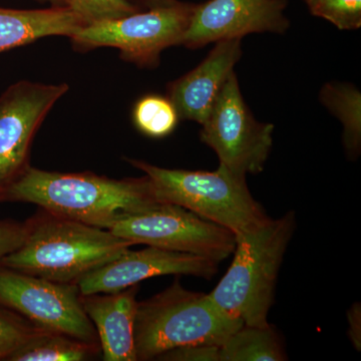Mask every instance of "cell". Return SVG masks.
Instances as JSON below:
<instances>
[{
  "instance_id": "cell-8",
  "label": "cell",
  "mask_w": 361,
  "mask_h": 361,
  "mask_svg": "<svg viewBox=\"0 0 361 361\" xmlns=\"http://www.w3.org/2000/svg\"><path fill=\"white\" fill-rule=\"evenodd\" d=\"M202 126L201 141L215 151L221 166L240 177L262 172L272 149L274 126L252 116L234 71Z\"/></svg>"
},
{
  "instance_id": "cell-14",
  "label": "cell",
  "mask_w": 361,
  "mask_h": 361,
  "mask_svg": "<svg viewBox=\"0 0 361 361\" xmlns=\"http://www.w3.org/2000/svg\"><path fill=\"white\" fill-rule=\"evenodd\" d=\"M139 286L114 293L80 295L85 312L94 324L106 361H137L135 318Z\"/></svg>"
},
{
  "instance_id": "cell-24",
  "label": "cell",
  "mask_w": 361,
  "mask_h": 361,
  "mask_svg": "<svg viewBox=\"0 0 361 361\" xmlns=\"http://www.w3.org/2000/svg\"><path fill=\"white\" fill-rule=\"evenodd\" d=\"M348 336L357 350L361 349V307L355 303L348 313Z\"/></svg>"
},
{
  "instance_id": "cell-1",
  "label": "cell",
  "mask_w": 361,
  "mask_h": 361,
  "mask_svg": "<svg viewBox=\"0 0 361 361\" xmlns=\"http://www.w3.org/2000/svg\"><path fill=\"white\" fill-rule=\"evenodd\" d=\"M16 202L103 229L123 216L164 204L146 175L118 180L92 172H49L32 166L0 193V203Z\"/></svg>"
},
{
  "instance_id": "cell-5",
  "label": "cell",
  "mask_w": 361,
  "mask_h": 361,
  "mask_svg": "<svg viewBox=\"0 0 361 361\" xmlns=\"http://www.w3.org/2000/svg\"><path fill=\"white\" fill-rule=\"evenodd\" d=\"M149 178L159 200L187 209L235 235L256 229L269 219L252 196L246 178L219 165L215 172L173 170L127 159Z\"/></svg>"
},
{
  "instance_id": "cell-26",
  "label": "cell",
  "mask_w": 361,
  "mask_h": 361,
  "mask_svg": "<svg viewBox=\"0 0 361 361\" xmlns=\"http://www.w3.org/2000/svg\"><path fill=\"white\" fill-rule=\"evenodd\" d=\"M304 1L306 2L308 8H310V11H311L312 9H314L315 7H317L319 6V4H322L323 1H325V0H304Z\"/></svg>"
},
{
  "instance_id": "cell-20",
  "label": "cell",
  "mask_w": 361,
  "mask_h": 361,
  "mask_svg": "<svg viewBox=\"0 0 361 361\" xmlns=\"http://www.w3.org/2000/svg\"><path fill=\"white\" fill-rule=\"evenodd\" d=\"M40 327L0 305V360H7Z\"/></svg>"
},
{
  "instance_id": "cell-18",
  "label": "cell",
  "mask_w": 361,
  "mask_h": 361,
  "mask_svg": "<svg viewBox=\"0 0 361 361\" xmlns=\"http://www.w3.org/2000/svg\"><path fill=\"white\" fill-rule=\"evenodd\" d=\"M322 99L344 125L343 141L350 156L360 149V94L349 87L327 85L322 90Z\"/></svg>"
},
{
  "instance_id": "cell-4",
  "label": "cell",
  "mask_w": 361,
  "mask_h": 361,
  "mask_svg": "<svg viewBox=\"0 0 361 361\" xmlns=\"http://www.w3.org/2000/svg\"><path fill=\"white\" fill-rule=\"evenodd\" d=\"M242 325L219 310L208 294L187 290L176 280L166 290L137 302V360H157L172 349L194 344L220 346Z\"/></svg>"
},
{
  "instance_id": "cell-21",
  "label": "cell",
  "mask_w": 361,
  "mask_h": 361,
  "mask_svg": "<svg viewBox=\"0 0 361 361\" xmlns=\"http://www.w3.org/2000/svg\"><path fill=\"white\" fill-rule=\"evenodd\" d=\"M68 6L80 16L85 25L115 20L137 11L128 0H68Z\"/></svg>"
},
{
  "instance_id": "cell-15",
  "label": "cell",
  "mask_w": 361,
  "mask_h": 361,
  "mask_svg": "<svg viewBox=\"0 0 361 361\" xmlns=\"http://www.w3.org/2000/svg\"><path fill=\"white\" fill-rule=\"evenodd\" d=\"M84 25L70 7L37 11L0 8V54L47 37H71Z\"/></svg>"
},
{
  "instance_id": "cell-13",
  "label": "cell",
  "mask_w": 361,
  "mask_h": 361,
  "mask_svg": "<svg viewBox=\"0 0 361 361\" xmlns=\"http://www.w3.org/2000/svg\"><path fill=\"white\" fill-rule=\"evenodd\" d=\"M241 56V39L220 40L200 65L170 82L167 97L179 118L205 122Z\"/></svg>"
},
{
  "instance_id": "cell-22",
  "label": "cell",
  "mask_w": 361,
  "mask_h": 361,
  "mask_svg": "<svg viewBox=\"0 0 361 361\" xmlns=\"http://www.w3.org/2000/svg\"><path fill=\"white\" fill-rule=\"evenodd\" d=\"M166 361H219V345L194 344L167 351L157 358Z\"/></svg>"
},
{
  "instance_id": "cell-27",
  "label": "cell",
  "mask_w": 361,
  "mask_h": 361,
  "mask_svg": "<svg viewBox=\"0 0 361 361\" xmlns=\"http://www.w3.org/2000/svg\"><path fill=\"white\" fill-rule=\"evenodd\" d=\"M42 1L51 2L54 7H68V0H42Z\"/></svg>"
},
{
  "instance_id": "cell-17",
  "label": "cell",
  "mask_w": 361,
  "mask_h": 361,
  "mask_svg": "<svg viewBox=\"0 0 361 361\" xmlns=\"http://www.w3.org/2000/svg\"><path fill=\"white\" fill-rule=\"evenodd\" d=\"M286 360L279 336L270 324L267 326L242 325L219 346V361Z\"/></svg>"
},
{
  "instance_id": "cell-6",
  "label": "cell",
  "mask_w": 361,
  "mask_h": 361,
  "mask_svg": "<svg viewBox=\"0 0 361 361\" xmlns=\"http://www.w3.org/2000/svg\"><path fill=\"white\" fill-rule=\"evenodd\" d=\"M194 6L176 2L147 13L137 11L115 20L90 23L82 26L70 39L75 51L115 47L123 61L140 68H154L164 49L180 44Z\"/></svg>"
},
{
  "instance_id": "cell-12",
  "label": "cell",
  "mask_w": 361,
  "mask_h": 361,
  "mask_svg": "<svg viewBox=\"0 0 361 361\" xmlns=\"http://www.w3.org/2000/svg\"><path fill=\"white\" fill-rule=\"evenodd\" d=\"M218 272L212 259L149 246L140 251L128 250L77 281L80 295L114 293L137 285L149 278L164 275H192L211 279Z\"/></svg>"
},
{
  "instance_id": "cell-3",
  "label": "cell",
  "mask_w": 361,
  "mask_h": 361,
  "mask_svg": "<svg viewBox=\"0 0 361 361\" xmlns=\"http://www.w3.org/2000/svg\"><path fill=\"white\" fill-rule=\"evenodd\" d=\"M295 230V215L269 218L235 235L234 259L209 298L219 310L249 326H267L278 272Z\"/></svg>"
},
{
  "instance_id": "cell-19",
  "label": "cell",
  "mask_w": 361,
  "mask_h": 361,
  "mask_svg": "<svg viewBox=\"0 0 361 361\" xmlns=\"http://www.w3.org/2000/svg\"><path fill=\"white\" fill-rule=\"evenodd\" d=\"M174 104L168 99L156 94L140 99L133 111L137 129L148 137L161 139L170 135L179 122Z\"/></svg>"
},
{
  "instance_id": "cell-9",
  "label": "cell",
  "mask_w": 361,
  "mask_h": 361,
  "mask_svg": "<svg viewBox=\"0 0 361 361\" xmlns=\"http://www.w3.org/2000/svg\"><path fill=\"white\" fill-rule=\"evenodd\" d=\"M0 305L40 329L99 346L77 283L54 282L0 266Z\"/></svg>"
},
{
  "instance_id": "cell-25",
  "label": "cell",
  "mask_w": 361,
  "mask_h": 361,
  "mask_svg": "<svg viewBox=\"0 0 361 361\" xmlns=\"http://www.w3.org/2000/svg\"><path fill=\"white\" fill-rule=\"evenodd\" d=\"M148 1L151 4L152 8H155V7L173 6V4H176L174 0H148Z\"/></svg>"
},
{
  "instance_id": "cell-11",
  "label": "cell",
  "mask_w": 361,
  "mask_h": 361,
  "mask_svg": "<svg viewBox=\"0 0 361 361\" xmlns=\"http://www.w3.org/2000/svg\"><path fill=\"white\" fill-rule=\"evenodd\" d=\"M287 0H209L195 6L180 44L199 49L250 33H284Z\"/></svg>"
},
{
  "instance_id": "cell-7",
  "label": "cell",
  "mask_w": 361,
  "mask_h": 361,
  "mask_svg": "<svg viewBox=\"0 0 361 361\" xmlns=\"http://www.w3.org/2000/svg\"><path fill=\"white\" fill-rule=\"evenodd\" d=\"M106 230L130 243L186 252L221 262L234 252V233L182 207L161 205L118 218Z\"/></svg>"
},
{
  "instance_id": "cell-2",
  "label": "cell",
  "mask_w": 361,
  "mask_h": 361,
  "mask_svg": "<svg viewBox=\"0 0 361 361\" xmlns=\"http://www.w3.org/2000/svg\"><path fill=\"white\" fill-rule=\"evenodd\" d=\"M26 224L23 245L2 259L0 266L61 283H77L134 245L109 230L44 210Z\"/></svg>"
},
{
  "instance_id": "cell-23",
  "label": "cell",
  "mask_w": 361,
  "mask_h": 361,
  "mask_svg": "<svg viewBox=\"0 0 361 361\" xmlns=\"http://www.w3.org/2000/svg\"><path fill=\"white\" fill-rule=\"evenodd\" d=\"M27 224L11 220H0V262L20 248L25 242Z\"/></svg>"
},
{
  "instance_id": "cell-10",
  "label": "cell",
  "mask_w": 361,
  "mask_h": 361,
  "mask_svg": "<svg viewBox=\"0 0 361 361\" xmlns=\"http://www.w3.org/2000/svg\"><path fill=\"white\" fill-rule=\"evenodd\" d=\"M68 85L20 80L0 96V193L30 167L35 134Z\"/></svg>"
},
{
  "instance_id": "cell-16",
  "label": "cell",
  "mask_w": 361,
  "mask_h": 361,
  "mask_svg": "<svg viewBox=\"0 0 361 361\" xmlns=\"http://www.w3.org/2000/svg\"><path fill=\"white\" fill-rule=\"evenodd\" d=\"M99 346L40 329L9 356V361H84L99 353Z\"/></svg>"
}]
</instances>
